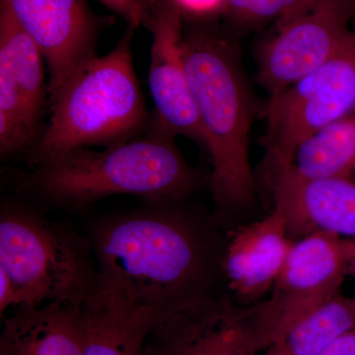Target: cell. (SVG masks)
Returning <instances> with one entry per match:
<instances>
[{
  "mask_svg": "<svg viewBox=\"0 0 355 355\" xmlns=\"http://www.w3.org/2000/svg\"><path fill=\"white\" fill-rule=\"evenodd\" d=\"M183 202L100 221L91 234L100 289L153 311V321L229 292L222 272L226 239Z\"/></svg>",
  "mask_w": 355,
  "mask_h": 355,
  "instance_id": "6da1fadb",
  "label": "cell"
},
{
  "mask_svg": "<svg viewBox=\"0 0 355 355\" xmlns=\"http://www.w3.org/2000/svg\"><path fill=\"white\" fill-rule=\"evenodd\" d=\"M181 53L211 161L212 197L222 216H241L258 193L250 132L259 110L238 36L219 17H183Z\"/></svg>",
  "mask_w": 355,
  "mask_h": 355,
  "instance_id": "7a4b0ae2",
  "label": "cell"
},
{
  "mask_svg": "<svg viewBox=\"0 0 355 355\" xmlns=\"http://www.w3.org/2000/svg\"><path fill=\"white\" fill-rule=\"evenodd\" d=\"M36 165L30 188L48 202L73 209L119 195L184 202L202 183L175 137L155 130L102 151L76 149Z\"/></svg>",
  "mask_w": 355,
  "mask_h": 355,
  "instance_id": "3957f363",
  "label": "cell"
},
{
  "mask_svg": "<svg viewBox=\"0 0 355 355\" xmlns=\"http://www.w3.org/2000/svg\"><path fill=\"white\" fill-rule=\"evenodd\" d=\"M135 31L128 26L108 53L86 60L50 102V121L34 148L36 164L139 137L148 114L133 67Z\"/></svg>",
  "mask_w": 355,
  "mask_h": 355,
  "instance_id": "277c9868",
  "label": "cell"
},
{
  "mask_svg": "<svg viewBox=\"0 0 355 355\" xmlns=\"http://www.w3.org/2000/svg\"><path fill=\"white\" fill-rule=\"evenodd\" d=\"M91 252V243L36 210L20 205L2 207L0 270L15 287L16 308L87 302L100 291Z\"/></svg>",
  "mask_w": 355,
  "mask_h": 355,
  "instance_id": "5b68a950",
  "label": "cell"
},
{
  "mask_svg": "<svg viewBox=\"0 0 355 355\" xmlns=\"http://www.w3.org/2000/svg\"><path fill=\"white\" fill-rule=\"evenodd\" d=\"M354 111L355 35L327 64L270 96L263 110V155L254 173L261 197L272 200L275 183L304 140Z\"/></svg>",
  "mask_w": 355,
  "mask_h": 355,
  "instance_id": "8992f818",
  "label": "cell"
},
{
  "mask_svg": "<svg viewBox=\"0 0 355 355\" xmlns=\"http://www.w3.org/2000/svg\"><path fill=\"white\" fill-rule=\"evenodd\" d=\"M355 239L315 232L293 243L268 297L250 305L261 349L272 347L308 313L340 293Z\"/></svg>",
  "mask_w": 355,
  "mask_h": 355,
  "instance_id": "52a82bcc",
  "label": "cell"
},
{
  "mask_svg": "<svg viewBox=\"0 0 355 355\" xmlns=\"http://www.w3.org/2000/svg\"><path fill=\"white\" fill-rule=\"evenodd\" d=\"M355 0H316L275 23L257 51V80L277 94L338 55L354 39Z\"/></svg>",
  "mask_w": 355,
  "mask_h": 355,
  "instance_id": "ba28073f",
  "label": "cell"
},
{
  "mask_svg": "<svg viewBox=\"0 0 355 355\" xmlns=\"http://www.w3.org/2000/svg\"><path fill=\"white\" fill-rule=\"evenodd\" d=\"M261 349L249 306L229 292L153 321L146 355H256Z\"/></svg>",
  "mask_w": 355,
  "mask_h": 355,
  "instance_id": "9c48e42d",
  "label": "cell"
},
{
  "mask_svg": "<svg viewBox=\"0 0 355 355\" xmlns=\"http://www.w3.org/2000/svg\"><path fill=\"white\" fill-rule=\"evenodd\" d=\"M142 25L153 39L148 73L155 110L151 130L188 137L205 150V133L182 58L183 15L176 0H157Z\"/></svg>",
  "mask_w": 355,
  "mask_h": 355,
  "instance_id": "30bf717a",
  "label": "cell"
},
{
  "mask_svg": "<svg viewBox=\"0 0 355 355\" xmlns=\"http://www.w3.org/2000/svg\"><path fill=\"white\" fill-rule=\"evenodd\" d=\"M43 53L49 104L70 76L96 55L102 21L87 0H0Z\"/></svg>",
  "mask_w": 355,
  "mask_h": 355,
  "instance_id": "8fae6325",
  "label": "cell"
},
{
  "mask_svg": "<svg viewBox=\"0 0 355 355\" xmlns=\"http://www.w3.org/2000/svg\"><path fill=\"white\" fill-rule=\"evenodd\" d=\"M293 242L277 207L261 220L243 225L226 239L222 272L229 293L239 304L261 302L270 294Z\"/></svg>",
  "mask_w": 355,
  "mask_h": 355,
  "instance_id": "7c38bea8",
  "label": "cell"
},
{
  "mask_svg": "<svg viewBox=\"0 0 355 355\" xmlns=\"http://www.w3.org/2000/svg\"><path fill=\"white\" fill-rule=\"evenodd\" d=\"M289 237L326 232L355 239V181L347 177L302 181L284 174L272 193Z\"/></svg>",
  "mask_w": 355,
  "mask_h": 355,
  "instance_id": "4fadbf2b",
  "label": "cell"
},
{
  "mask_svg": "<svg viewBox=\"0 0 355 355\" xmlns=\"http://www.w3.org/2000/svg\"><path fill=\"white\" fill-rule=\"evenodd\" d=\"M81 306L51 302L16 308L4 317L0 355H83Z\"/></svg>",
  "mask_w": 355,
  "mask_h": 355,
  "instance_id": "5bb4252c",
  "label": "cell"
},
{
  "mask_svg": "<svg viewBox=\"0 0 355 355\" xmlns=\"http://www.w3.org/2000/svg\"><path fill=\"white\" fill-rule=\"evenodd\" d=\"M81 308L83 355H146L153 311L102 289Z\"/></svg>",
  "mask_w": 355,
  "mask_h": 355,
  "instance_id": "9a60e30c",
  "label": "cell"
},
{
  "mask_svg": "<svg viewBox=\"0 0 355 355\" xmlns=\"http://www.w3.org/2000/svg\"><path fill=\"white\" fill-rule=\"evenodd\" d=\"M43 53L6 6L0 4V74L21 96L34 125L43 132L42 120L49 96Z\"/></svg>",
  "mask_w": 355,
  "mask_h": 355,
  "instance_id": "2e32d148",
  "label": "cell"
},
{
  "mask_svg": "<svg viewBox=\"0 0 355 355\" xmlns=\"http://www.w3.org/2000/svg\"><path fill=\"white\" fill-rule=\"evenodd\" d=\"M354 163L355 111L304 140L284 174L302 181L349 178Z\"/></svg>",
  "mask_w": 355,
  "mask_h": 355,
  "instance_id": "e0dca14e",
  "label": "cell"
},
{
  "mask_svg": "<svg viewBox=\"0 0 355 355\" xmlns=\"http://www.w3.org/2000/svg\"><path fill=\"white\" fill-rule=\"evenodd\" d=\"M354 330V298L338 293L299 320L270 349L277 355H320Z\"/></svg>",
  "mask_w": 355,
  "mask_h": 355,
  "instance_id": "ac0fdd59",
  "label": "cell"
},
{
  "mask_svg": "<svg viewBox=\"0 0 355 355\" xmlns=\"http://www.w3.org/2000/svg\"><path fill=\"white\" fill-rule=\"evenodd\" d=\"M316 0H223L221 22L238 37L288 19Z\"/></svg>",
  "mask_w": 355,
  "mask_h": 355,
  "instance_id": "d6986e66",
  "label": "cell"
},
{
  "mask_svg": "<svg viewBox=\"0 0 355 355\" xmlns=\"http://www.w3.org/2000/svg\"><path fill=\"white\" fill-rule=\"evenodd\" d=\"M103 6L123 18L128 26L137 30L144 24V11L142 0H98Z\"/></svg>",
  "mask_w": 355,
  "mask_h": 355,
  "instance_id": "ffe728a7",
  "label": "cell"
},
{
  "mask_svg": "<svg viewBox=\"0 0 355 355\" xmlns=\"http://www.w3.org/2000/svg\"><path fill=\"white\" fill-rule=\"evenodd\" d=\"M183 17H219L223 0H176Z\"/></svg>",
  "mask_w": 355,
  "mask_h": 355,
  "instance_id": "44dd1931",
  "label": "cell"
},
{
  "mask_svg": "<svg viewBox=\"0 0 355 355\" xmlns=\"http://www.w3.org/2000/svg\"><path fill=\"white\" fill-rule=\"evenodd\" d=\"M16 308V291L10 277L3 270H0V314L6 316L9 309Z\"/></svg>",
  "mask_w": 355,
  "mask_h": 355,
  "instance_id": "7402d4cb",
  "label": "cell"
},
{
  "mask_svg": "<svg viewBox=\"0 0 355 355\" xmlns=\"http://www.w3.org/2000/svg\"><path fill=\"white\" fill-rule=\"evenodd\" d=\"M320 355H355V330L340 336Z\"/></svg>",
  "mask_w": 355,
  "mask_h": 355,
  "instance_id": "603a6c76",
  "label": "cell"
},
{
  "mask_svg": "<svg viewBox=\"0 0 355 355\" xmlns=\"http://www.w3.org/2000/svg\"><path fill=\"white\" fill-rule=\"evenodd\" d=\"M157 1V0H142V3H144V11H146V13L148 12L149 9L151 8L155 4V2ZM146 17V16H144Z\"/></svg>",
  "mask_w": 355,
  "mask_h": 355,
  "instance_id": "cb8c5ba5",
  "label": "cell"
},
{
  "mask_svg": "<svg viewBox=\"0 0 355 355\" xmlns=\"http://www.w3.org/2000/svg\"><path fill=\"white\" fill-rule=\"evenodd\" d=\"M349 273H352L355 277V254L354 259H352V263H350Z\"/></svg>",
  "mask_w": 355,
  "mask_h": 355,
  "instance_id": "d4e9b609",
  "label": "cell"
},
{
  "mask_svg": "<svg viewBox=\"0 0 355 355\" xmlns=\"http://www.w3.org/2000/svg\"><path fill=\"white\" fill-rule=\"evenodd\" d=\"M349 178H350V179L354 180V181H355V163H354V167H352V171H350V173H349Z\"/></svg>",
  "mask_w": 355,
  "mask_h": 355,
  "instance_id": "484cf974",
  "label": "cell"
},
{
  "mask_svg": "<svg viewBox=\"0 0 355 355\" xmlns=\"http://www.w3.org/2000/svg\"><path fill=\"white\" fill-rule=\"evenodd\" d=\"M266 355H277L275 354V352H272V349L268 350V354Z\"/></svg>",
  "mask_w": 355,
  "mask_h": 355,
  "instance_id": "4316f807",
  "label": "cell"
},
{
  "mask_svg": "<svg viewBox=\"0 0 355 355\" xmlns=\"http://www.w3.org/2000/svg\"><path fill=\"white\" fill-rule=\"evenodd\" d=\"M354 30L355 31V15H354Z\"/></svg>",
  "mask_w": 355,
  "mask_h": 355,
  "instance_id": "83f0119b",
  "label": "cell"
},
{
  "mask_svg": "<svg viewBox=\"0 0 355 355\" xmlns=\"http://www.w3.org/2000/svg\"><path fill=\"white\" fill-rule=\"evenodd\" d=\"M354 301H355V296H354Z\"/></svg>",
  "mask_w": 355,
  "mask_h": 355,
  "instance_id": "f1b7e54d",
  "label": "cell"
}]
</instances>
